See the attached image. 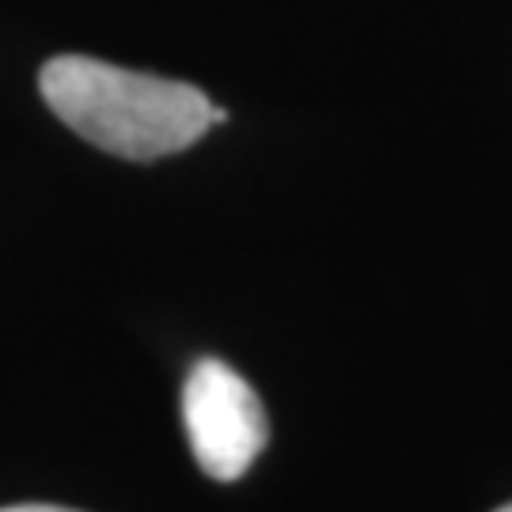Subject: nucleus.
I'll return each mask as SVG.
<instances>
[{
  "mask_svg": "<svg viewBox=\"0 0 512 512\" xmlns=\"http://www.w3.org/2000/svg\"><path fill=\"white\" fill-rule=\"evenodd\" d=\"M0 512H73V509H57V505H16V509H0Z\"/></svg>",
  "mask_w": 512,
  "mask_h": 512,
  "instance_id": "7ed1b4c3",
  "label": "nucleus"
},
{
  "mask_svg": "<svg viewBox=\"0 0 512 512\" xmlns=\"http://www.w3.org/2000/svg\"><path fill=\"white\" fill-rule=\"evenodd\" d=\"M183 421L194 459L209 478L236 482L266 448L270 425L255 387L224 361H198L183 387Z\"/></svg>",
  "mask_w": 512,
  "mask_h": 512,
  "instance_id": "f03ea898",
  "label": "nucleus"
},
{
  "mask_svg": "<svg viewBox=\"0 0 512 512\" xmlns=\"http://www.w3.org/2000/svg\"><path fill=\"white\" fill-rule=\"evenodd\" d=\"M38 88L73 133L122 160L183 152L213 126V103L194 84L118 69L99 57L65 54L46 61Z\"/></svg>",
  "mask_w": 512,
  "mask_h": 512,
  "instance_id": "f257e3e1",
  "label": "nucleus"
},
{
  "mask_svg": "<svg viewBox=\"0 0 512 512\" xmlns=\"http://www.w3.org/2000/svg\"><path fill=\"white\" fill-rule=\"evenodd\" d=\"M497 512H512V505H505V509H497Z\"/></svg>",
  "mask_w": 512,
  "mask_h": 512,
  "instance_id": "20e7f679",
  "label": "nucleus"
}]
</instances>
